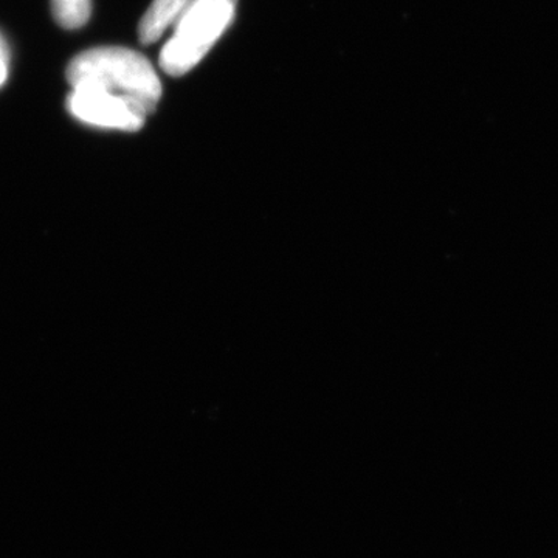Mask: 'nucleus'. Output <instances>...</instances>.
<instances>
[{"instance_id":"f257e3e1","label":"nucleus","mask_w":558,"mask_h":558,"mask_svg":"<svg viewBox=\"0 0 558 558\" xmlns=\"http://www.w3.org/2000/svg\"><path fill=\"white\" fill-rule=\"evenodd\" d=\"M70 86L90 84L137 102L153 113L159 105L161 83L148 58L124 47H97L76 54L65 70Z\"/></svg>"},{"instance_id":"f03ea898","label":"nucleus","mask_w":558,"mask_h":558,"mask_svg":"<svg viewBox=\"0 0 558 558\" xmlns=\"http://www.w3.org/2000/svg\"><path fill=\"white\" fill-rule=\"evenodd\" d=\"M238 0H194L180 14L174 33L160 51V68L167 75L191 72L215 47L236 14Z\"/></svg>"},{"instance_id":"7ed1b4c3","label":"nucleus","mask_w":558,"mask_h":558,"mask_svg":"<svg viewBox=\"0 0 558 558\" xmlns=\"http://www.w3.org/2000/svg\"><path fill=\"white\" fill-rule=\"evenodd\" d=\"M68 109L76 120L90 126L124 132L142 130L149 117L137 102L90 84L72 87Z\"/></svg>"},{"instance_id":"20e7f679","label":"nucleus","mask_w":558,"mask_h":558,"mask_svg":"<svg viewBox=\"0 0 558 558\" xmlns=\"http://www.w3.org/2000/svg\"><path fill=\"white\" fill-rule=\"evenodd\" d=\"M193 2L194 0H153L140 21L138 36L142 44L149 46L157 43Z\"/></svg>"},{"instance_id":"39448f33","label":"nucleus","mask_w":558,"mask_h":558,"mask_svg":"<svg viewBox=\"0 0 558 558\" xmlns=\"http://www.w3.org/2000/svg\"><path fill=\"white\" fill-rule=\"evenodd\" d=\"M51 11L60 27L75 31L89 22L92 0H51Z\"/></svg>"},{"instance_id":"423d86ee","label":"nucleus","mask_w":558,"mask_h":558,"mask_svg":"<svg viewBox=\"0 0 558 558\" xmlns=\"http://www.w3.org/2000/svg\"><path fill=\"white\" fill-rule=\"evenodd\" d=\"M10 50L5 39L0 35V86L9 78Z\"/></svg>"}]
</instances>
